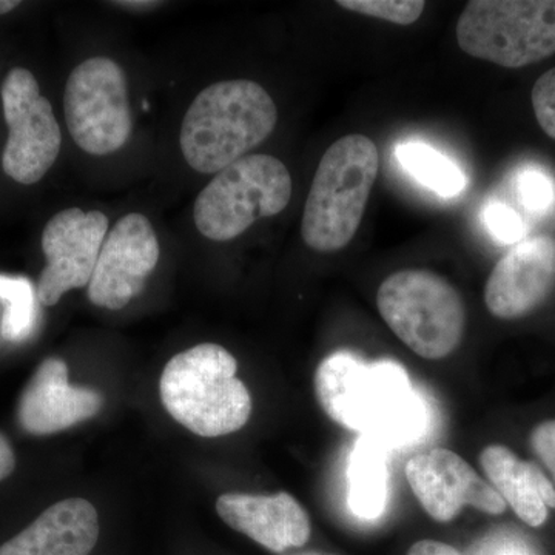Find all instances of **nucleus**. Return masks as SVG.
<instances>
[{
	"label": "nucleus",
	"mask_w": 555,
	"mask_h": 555,
	"mask_svg": "<svg viewBox=\"0 0 555 555\" xmlns=\"http://www.w3.org/2000/svg\"><path fill=\"white\" fill-rule=\"evenodd\" d=\"M64 112L69 134L83 152H118L133 130L124 69L108 57L83 61L68 76Z\"/></svg>",
	"instance_id": "obj_8"
},
{
	"label": "nucleus",
	"mask_w": 555,
	"mask_h": 555,
	"mask_svg": "<svg viewBox=\"0 0 555 555\" xmlns=\"http://www.w3.org/2000/svg\"><path fill=\"white\" fill-rule=\"evenodd\" d=\"M387 449L361 437L353 448L347 467V503L357 517L374 520L382 516L387 503Z\"/></svg>",
	"instance_id": "obj_18"
},
{
	"label": "nucleus",
	"mask_w": 555,
	"mask_h": 555,
	"mask_svg": "<svg viewBox=\"0 0 555 555\" xmlns=\"http://www.w3.org/2000/svg\"><path fill=\"white\" fill-rule=\"evenodd\" d=\"M517 190L518 198L531 214L543 215L555 206V179L540 167L520 170Z\"/></svg>",
	"instance_id": "obj_22"
},
{
	"label": "nucleus",
	"mask_w": 555,
	"mask_h": 555,
	"mask_svg": "<svg viewBox=\"0 0 555 555\" xmlns=\"http://www.w3.org/2000/svg\"><path fill=\"white\" fill-rule=\"evenodd\" d=\"M456 42L500 67L537 64L555 53V0H473L456 22Z\"/></svg>",
	"instance_id": "obj_7"
},
{
	"label": "nucleus",
	"mask_w": 555,
	"mask_h": 555,
	"mask_svg": "<svg viewBox=\"0 0 555 555\" xmlns=\"http://www.w3.org/2000/svg\"><path fill=\"white\" fill-rule=\"evenodd\" d=\"M276 120L275 101L254 80L211 83L182 120V155L193 170L219 173L266 141Z\"/></svg>",
	"instance_id": "obj_2"
},
{
	"label": "nucleus",
	"mask_w": 555,
	"mask_h": 555,
	"mask_svg": "<svg viewBox=\"0 0 555 555\" xmlns=\"http://www.w3.org/2000/svg\"><path fill=\"white\" fill-rule=\"evenodd\" d=\"M537 122L547 137L555 139V68L537 80L531 94Z\"/></svg>",
	"instance_id": "obj_24"
},
{
	"label": "nucleus",
	"mask_w": 555,
	"mask_h": 555,
	"mask_svg": "<svg viewBox=\"0 0 555 555\" xmlns=\"http://www.w3.org/2000/svg\"><path fill=\"white\" fill-rule=\"evenodd\" d=\"M480 463L492 488L521 521L532 528L546 524L547 509H555V486L535 463L518 459L503 444L486 447Z\"/></svg>",
	"instance_id": "obj_17"
},
{
	"label": "nucleus",
	"mask_w": 555,
	"mask_h": 555,
	"mask_svg": "<svg viewBox=\"0 0 555 555\" xmlns=\"http://www.w3.org/2000/svg\"><path fill=\"white\" fill-rule=\"evenodd\" d=\"M379 315L426 360L451 356L466 326L465 302L443 276L423 269L393 273L378 288Z\"/></svg>",
	"instance_id": "obj_5"
},
{
	"label": "nucleus",
	"mask_w": 555,
	"mask_h": 555,
	"mask_svg": "<svg viewBox=\"0 0 555 555\" xmlns=\"http://www.w3.org/2000/svg\"><path fill=\"white\" fill-rule=\"evenodd\" d=\"M228 349L203 343L171 358L160 377V400L175 420L199 437H222L247 425L251 397L236 378Z\"/></svg>",
	"instance_id": "obj_3"
},
{
	"label": "nucleus",
	"mask_w": 555,
	"mask_h": 555,
	"mask_svg": "<svg viewBox=\"0 0 555 555\" xmlns=\"http://www.w3.org/2000/svg\"><path fill=\"white\" fill-rule=\"evenodd\" d=\"M292 177L280 159L248 155L219 171L196 198V229L207 240L225 243L262 218L275 217L291 203Z\"/></svg>",
	"instance_id": "obj_6"
},
{
	"label": "nucleus",
	"mask_w": 555,
	"mask_h": 555,
	"mask_svg": "<svg viewBox=\"0 0 555 555\" xmlns=\"http://www.w3.org/2000/svg\"><path fill=\"white\" fill-rule=\"evenodd\" d=\"M476 555H531V553L516 540L495 537L485 542Z\"/></svg>",
	"instance_id": "obj_26"
},
{
	"label": "nucleus",
	"mask_w": 555,
	"mask_h": 555,
	"mask_svg": "<svg viewBox=\"0 0 555 555\" xmlns=\"http://www.w3.org/2000/svg\"><path fill=\"white\" fill-rule=\"evenodd\" d=\"M378 170L377 145L364 134H347L326 150L302 214L301 235L310 248L337 251L353 240Z\"/></svg>",
	"instance_id": "obj_4"
},
{
	"label": "nucleus",
	"mask_w": 555,
	"mask_h": 555,
	"mask_svg": "<svg viewBox=\"0 0 555 555\" xmlns=\"http://www.w3.org/2000/svg\"><path fill=\"white\" fill-rule=\"evenodd\" d=\"M408 483L434 520L447 524L470 505L491 516L505 513L506 502L469 463L449 449L420 452L406 463Z\"/></svg>",
	"instance_id": "obj_12"
},
{
	"label": "nucleus",
	"mask_w": 555,
	"mask_h": 555,
	"mask_svg": "<svg viewBox=\"0 0 555 555\" xmlns=\"http://www.w3.org/2000/svg\"><path fill=\"white\" fill-rule=\"evenodd\" d=\"M315 392L332 422L385 449L411 447L429 426L425 400L393 361L366 363L350 352L332 353L317 369Z\"/></svg>",
	"instance_id": "obj_1"
},
{
	"label": "nucleus",
	"mask_w": 555,
	"mask_h": 555,
	"mask_svg": "<svg viewBox=\"0 0 555 555\" xmlns=\"http://www.w3.org/2000/svg\"><path fill=\"white\" fill-rule=\"evenodd\" d=\"M555 286V241L535 236L520 241L488 278L486 308L500 320H517L539 308Z\"/></svg>",
	"instance_id": "obj_13"
},
{
	"label": "nucleus",
	"mask_w": 555,
	"mask_h": 555,
	"mask_svg": "<svg viewBox=\"0 0 555 555\" xmlns=\"http://www.w3.org/2000/svg\"><path fill=\"white\" fill-rule=\"evenodd\" d=\"M107 235L102 211L73 207L50 219L42 233L47 266L36 288L40 305H57L73 288L89 287Z\"/></svg>",
	"instance_id": "obj_10"
},
{
	"label": "nucleus",
	"mask_w": 555,
	"mask_h": 555,
	"mask_svg": "<svg viewBox=\"0 0 555 555\" xmlns=\"http://www.w3.org/2000/svg\"><path fill=\"white\" fill-rule=\"evenodd\" d=\"M483 224L492 236L500 244H518L524 241L526 233L525 222L520 215L507 204L500 201H492L483 208Z\"/></svg>",
	"instance_id": "obj_23"
},
{
	"label": "nucleus",
	"mask_w": 555,
	"mask_h": 555,
	"mask_svg": "<svg viewBox=\"0 0 555 555\" xmlns=\"http://www.w3.org/2000/svg\"><path fill=\"white\" fill-rule=\"evenodd\" d=\"M14 467H16V455H14L10 441L0 434V481L11 476Z\"/></svg>",
	"instance_id": "obj_28"
},
{
	"label": "nucleus",
	"mask_w": 555,
	"mask_h": 555,
	"mask_svg": "<svg viewBox=\"0 0 555 555\" xmlns=\"http://www.w3.org/2000/svg\"><path fill=\"white\" fill-rule=\"evenodd\" d=\"M20 5L21 2H17V0H0V16L10 13V11L17 9Z\"/></svg>",
	"instance_id": "obj_30"
},
{
	"label": "nucleus",
	"mask_w": 555,
	"mask_h": 555,
	"mask_svg": "<svg viewBox=\"0 0 555 555\" xmlns=\"http://www.w3.org/2000/svg\"><path fill=\"white\" fill-rule=\"evenodd\" d=\"M531 447L540 462L550 470L555 486V420H546L534 427L531 434Z\"/></svg>",
	"instance_id": "obj_25"
},
{
	"label": "nucleus",
	"mask_w": 555,
	"mask_h": 555,
	"mask_svg": "<svg viewBox=\"0 0 555 555\" xmlns=\"http://www.w3.org/2000/svg\"><path fill=\"white\" fill-rule=\"evenodd\" d=\"M393 152L401 169L437 195L454 198L466 189L467 179L463 170L433 145L404 141Z\"/></svg>",
	"instance_id": "obj_19"
},
{
	"label": "nucleus",
	"mask_w": 555,
	"mask_h": 555,
	"mask_svg": "<svg viewBox=\"0 0 555 555\" xmlns=\"http://www.w3.org/2000/svg\"><path fill=\"white\" fill-rule=\"evenodd\" d=\"M100 539V517L89 500L54 503L0 545V555H89Z\"/></svg>",
	"instance_id": "obj_16"
},
{
	"label": "nucleus",
	"mask_w": 555,
	"mask_h": 555,
	"mask_svg": "<svg viewBox=\"0 0 555 555\" xmlns=\"http://www.w3.org/2000/svg\"><path fill=\"white\" fill-rule=\"evenodd\" d=\"M337 3L347 11L397 25L414 24L426 7L422 0H339Z\"/></svg>",
	"instance_id": "obj_21"
},
{
	"label": "nucleus",
	"mask_w": 555,
	"mask_h": 555,
	"mask_svg": "<svg viewBox=\"0 0 555 555\" xmlns=\"http://www.w3.org/2000/svg\"><path fill=\"white\" fill-rule=\"evenodd\" d=\"M0 299L5 302L2 318V337L21 343L30 338L38 324V292L27 276L0 273Z\"/></svg>",
	"instance_id": "obj_20"
},
{
	"label": "nucleus",
	"mask_w": 555,
	"mask_h": 555,
	"mask_svg": "<svg viewBox=\"0 0 555 555\" xmlns=\"http://www.w3.org/2000/svg\"><path fill=\"white\" fill-rule=\"evenodd\" d=\"M159 241L147 217L126 215L102 244L89 298L102 309L120 310L141 294L159 261Z\"/></svg>",
	"instance_id": "obj_11"
},
{
	"label": "nucleus",
	"mask_w": 555,
	"mask_h": 555,
	"mask_svg": "<svg viewBox=\"0 0 555 555\" xmlns=\"http://www.w3.org/2000/svg\"><path fill=\"white\" fill-rule=\"evenodd\" d=\"M104 398L87 387L72 386L68 367L61 358L40 364L21 397V426L33 436H51L93 418Z\"/></svg>",
	"instance_id": "obj_14"
},
{
	"label": "nucleus",
	"mask_w": 555,
	"mask_h": 555,
	"mask_svg": "<svg viewBox=\"0 0 555 555\" xmlns=\"http://www.w3.org/2000/svg\"><path fill=\"white\" fill-rule=\"evenodd\" d=\"M112 5H118L124 10L131 11H147L153 9H158V7L163 5L160 2H150V0H120V2H112Z\"/></svg>",
	"instance_id": "obj_29"
},
{
	"label": "nucleus",
	"mask_w": 555,
	"mask_h": 555,
	"mask_svg": "<svg viewBox=\"0 0 555 555\" xmlns=\"http://www.w3.org/2000/svg\"><path fill=\"white\" fill-rule=\"evenodd\" d=\"M2 102L9 126L3 171L21 184H36L61 152L62 134L53 107L40 94L33 73L25 68L11 69L3 82Z\"/></svg>",
	"instance_id": "obj_9"
},
{
	"label": "nucleus",
	"mask_w": 555,
	"mask_h": 555,
	"mask_svg": "<svg viewBox=\"0 0 555 555\" xmlns=\"http://www.w3.org/2000/svg\"><path fill=\"white\" fill-rule=\"evenodd\" d=\"M408 555H462L455 547L447 543L436 542V540H422L411 546Z\"/></svg>",
	"instance_id": "obj_27"
},
{
	"label": "nucleus",
	"mask_w": 555,
	"mask_h": 555,
	"mask_svg": "<svg viewBox=\"0 0 555 555\" xmlns=\"http://www.w3.org/2000/svg\"><path fill=\"white\" fill-rule=\"evenodd\" d=\"M218 516L235 531L272 553L301 547L310 537L305 507L287 492L275 495L224 494L217 502Z\"/></svg>",
	"instance_id": "obj_15"
},
{
	"label": "nucleus",
	"mask_w": 555,
	"mask_h": 555,
	"mask_svg": "<svg viewBox=\"0 0 555 555\" xmlns=\"http://www.w3.org/2000/svg\"><path fill=\"white\" fill-rule=\"evenodd\" d=\"M295 555H332V554H321V553H302V554H295Z\"/></svg>",
	"instance_id": "obj_31"
}]
</instances>
